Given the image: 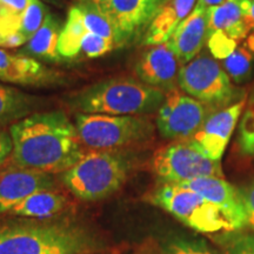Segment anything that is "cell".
I'll return each mask as SVG.
<instances>
[{
	"mask_svg": "<svg viewBox=\"0 0 254 254\" xmlns=\"http://www.w3.org/2000/svg\"><path fill=\"white\" fill-rule=\"evenodd\" d=\"M7 163L49 174L64 173L85 154L77 127L62 111L33 113L12 124Z\"/></svg>",
	"mask_w": 254,
	"mask_h": 254,
	"instance_id": "1",
	"label": "cell"
},
{
	"mask_svg": "<svg viewBox=\"0 0 254 254\" xmlns=\"http://www.w3.org/2000/svg\"><path fill=\"white\" fill-rule=\"evenodd\" d=\"M100 243L72 221H8L0 224V254H90Z\"/></svg>",
	"mask_w": 254,
	"mask_h": 254,
	"instance_id": "2",
	"label": "cell"
},
{
	"mask_svg": "<svg viewBox=\"0 0 254 254\" xmlns=\"http://www.w3.org/2000/svg\"><path fill=\"white\" fill-rule=\"evenodd\" d=\"M166 93L133 78L107 79L85 87L74 94L69 104L86 114L142 116L157 112Z\"/></svg>",
	"mask_w": 254,
	"mask_h": 254,
	"instance_id": "3",
	"label": "cell"
},
{
	"mask_svg": "<svg viewBox=\"0 0 254 254\" xmlns=\"http://www.w3.org/2000/svg\"><path fill=\"white\" fill-rule=\"evenodd\" d=\"M131 161L126 154L113 151L85 152L62 180L69 192L84 201H97L122 189L128 178Z\"/></svg>",
	"mask_w": 254,
	"mask_h": 254,
	"instance_id": "4",
	"label": "cell"
},
{
	"mask_svg": "<svg viewBox=\"0 0 254 254\" xmlns=\"http://www.w3.org/2000/svg\"><path fill=\"white\" fill-rule=\"evenodd\" d=\"M75 127L82 145L98 151L141 144L154 134L153 124L139 116L77 113Z\"/></svg>",
	"mask_w": 254,
	"mask_h": 254,
	"instance_id": "5",
	"label": "cell"
},
{
	"mask_svg": "<svg viewBox=\"0 0 254 254\" xmlns=\"http://www.w3.org/2000/svg\"><path fill=\"white\" fill-rule=\"evenodd\" d=\"M147 200L199 233L233 232L231 224L217 206L186 187L160 183L147 195Z\"/></svg>",
	"mask_w": 254,
	"mask_h": 254,
	"instance_id": "6",
	"label": "cell"
},
{
	"mask_svg": "<svg viewBox=\"0 0 254 254\" xmlns=\"http://www.w3.org/2000/svg\"><path fill=\"white\" fill-rule=\"evenodd\" d=\"M152 171L160 183L182 184L199 178H224L220 161L209 159L192 139L178 140L155 151Z\"/></svg>",
	"mask_w": 254,
	"mask_h": 254,
	"instance_id": "7",
	"label": "cell"
},
{
	"mask_svg": "<svg viewBox=\"0 0 254 254\" xmlns=\"http://www.w3.org/2000/svg\"><path fill=\"white\" fill-rule=\"evenodd\" d=\"M178 84L185 93L211 110L230 106L237 97L226 71L205 52H200L194 59L180 67Z\"/></svg>",
	"mask_w": 254,
	"mask_h": 254,
	"instance_id": "8",
	"label": "cell"
},
{
	"mask_svg": "<svg viewBox=\"0 0 254 254\" xmlns=\"http://www.w3.org/2000/svg\"><path fill=\"white\" fill-rule=\"evenodd\" d=\"M209 114V107L176 87L166 92L158 111V131L166 139L187 140L199 131Z\"/></svg>",
	"mask_w": 254,
	"mask_h": 254,
	"instance_id": "9",
	"label": "cell"
},
{
	"mask_svg": "<svg viewBox=\"0 0 254 254\" xmlns=\"http://www.w3.org/2000/svg\"><path fill=\"white\" fill-rule=\"evenodd\" d=\"M165 0H112L109 15L114 44L123 46L145 34Z\"/></svg>",
	"mask_w": 254,
	"mask_h": 254,
	"instance_id": "10",
	"label": "cell"
},
{
	"mask_svg": "<svg viewBox=\"0 0 254 254\" xmlns=\"http://www.w3.org/2000/svg\"><path fill=\"white\" fill-rule=\"evenodd\" d=\"M52 174L15 166L6 161L0 167V213H9L14 206L40 190H55Z\"/></svg>",
	"mask_w": 254,
	"mask_h": 254,
	"instance_id": "11",
	"label": "cell"
},
{
	"mask_svg": "<svg viewBox=\"0 0 254 254\" xmlns=\"http://www.w3.org/2000/svg\"><path fill=\"white\" fill-rule=\"evenodd\" d=\"M245 106L246 95L230 106L212 112L190 139L209 159L220 161Z\"/></svg>",
	"mask_w": 254,
	"mask_h": 254,
	"instance_id": "12",
	"label": "cell"
},
{
	"mask_svg": "<svg viewBox=\"0 0 254 254\" xmlns=\"http://www.w3.org/2000/svg\"><path fill=\"white\" fill-rule=\"evenodd\" d=\"M194 190L211 204L217 206L222 215L227 219L233 231L243 230L247 226V217L241 200L239 189L226 182L224 178L207 177L176 184Z\"/></svg>",
	"mask_w": 254,
	"mask_h": 254,
	"instance_id": "13",
	"label": "cell"
},
{
	"mask_svg": "<svg viewBox=\"0 0 254 254\" xmlns=\"http://www.w3.org/2000/svg\"><path fill=\"white\" fill-rule=\"evenodd\" d=\"M179 64L177 56L165 43L152 46L142 53L135 65V73L144 84L170 91L176 88Z\"/></svg>",
	"mask_w": 254,
	"mask_h": 254,
	"instance_id": "14",
	"label": "cell"
},
{
	"mask_svg": "<svg viewBox=\"0 0 254 254\" xmlns=\"http://www.w3.org/2000/svg\"><path fill=\"white\" fill-rule=\"evenodd\" d=\"M0 80L26 86H47L63 82L62 74L21 53L0 49Z\"/></svg>",
	"mask_w": 254,
	"mask_h": 254,
	"instance_id": "15",
	"label": "cell"
},
{
	"mask_svg": "<svg viewBox=\"0 0 254 254\" xmlns=\"http://www.w3.org/2000/svg\"><path fill=\"white\" fill-rule=\"evenodd\" d=\"M207 41V9L196 4L170 39L167 46L177 56L180 64L190 63L201 52Z\"/></svg>",
	"mask_w": 254,
	"mask_h": 254,
	"instance_id": "16",
	"label": "cell"
},
{
	"mask_svg": "<svg viewBox=\"0 0 254 254\" xmlns=\"http://www.w3.org/2000/svg\"><path fill=\"white\" fill-rule=\"evenodd\" d=\"M196 0H170L158 11L147 31L142 37L144 45H160L170 39L194 8Z\"/></svg>",
	"mask_w": 254,
	"mask_h": 254,
	"instance_id": "17",
	"label": "cell"
},
{
	"mask_svg": "<svg viewBox=\"0 0 254 254\" xmlns=\"http://www.w3.org/2000/svg\"><path fill=\"white\" fill-rule=\"evenodd\" d=\"M250 32L240 0H228L220 6L207 9V38L214 33H221L239 43L247 38Z\"/></svg>",
	"mask_w": 254,
	"mask_h": 254,
	"instance_id": "18",
	"label": "cell"
},
{
	"mask_svg": "<svg viewBox=\"0 0 254 254\" xmlns=\"http://www.w3.org/2000/svg\"><path fill=\"white\" fill-rule=\"evenodd\" d=\"M60 32H62V25L59 19L49 13L39 31L27 41L20 53L31 58L36 57L47 62H62L63 59L58 52Z\"/></svg>",
	"mask_w": 254,
	"mask_h": 254,
	"instance_id": "19",
	"label": "cell"
},
{
	"mask_svg": "<svg viewBox=\"0 0 254 254\" xmlns=\"http://www.w3.org/2000/svg\"><path fill=\"white\" fill-rule=\"evenodd\" d=\"M67 205V199L56 190H46L34 193L19 202L9 211V214L24 218L46 219L62 212Z\"/></svg>",
	"mask_w": 254,
	"mask_h": 254,
	"instance_id": "20",
	"label": "cell"
},
{
	"mask_svg": "<svg viewBox=\"0 0 254 254\" xmlns=\"http://www.w3.org/2000/svg\"><path fill=\"white\" fill-rule=\"evenodd\" d=\"M36 107V99L30 94L0 84V127L20 122Z\"/></svg>",
	"mask_w": 254,
	"mask_h": 254,
	"instance_id": "21",
	"label": "cell"
},
{
	"mask_svg": "<svg viewBox=\"0 0 254 254\" xmlns=\"http://www.w3.org/2000/svg\"><path fill=\"white\" fill-rule=\"evenodd\" d=\"M87 28L85 26L81 11L77 5L69 8L67 19L62 28L58 43V52L62 59H74L81 51V44Z\"/></svg>",
	"mask_w": 254,
	"mask_h": 254,
	"instance_id": "22",
	"label": "cell"
},
{
	"mask_svg": "<svg viewBox=\"0 0 254 254\" xmlns=\"http://www.w3.org/2000/svg\"><path fill=\"white\" fill-rule=\"evenodd\" d=\"M77 6L81 11L87 32L114 41V30L109 15L92 0H79Z\"/></svg>",
	"mask_w": 254,
	"mask_h": 254,
	"instance_id": "23",
	"label": "cell"
},
{
	"mask_svg": "<svg viewBox=\"0 0 254 254\" xmlns=\"http://www.w3.org/2000/svg\"><path fill=\"white\" fill-rule=\"evenodd\" d=\"M225 71L236 84H243L251 78L254 67V52L245 45L237 50L224 59Z\"/></svg>",
	"mask_w": 254,
	"mask_h": 254,
	"instance_id": "24",
	"label": "cell"
},
{
	"mask_svg": "<svg viewBox=\"0 0 254 254\" xmlns=\"http://www.w3.org/2000/svg\"><path fill=\"white\" fill-rule=\"evenodd\" d=\"M238 145L243 154L254 155V91L246 103L245 111L241 118Z\"/></svg>",
	"mask_w": 254,
	"mask_h": 254,
	"instance_id": "25",
	"label": "cell"
},
{
	"mask_svg": "<svg viewBox=\"0 0 254 254\" xmlns=\"http://www.w3.org/2000/svg\"><path fill=\"white\" fill-rule=\"evenodd\" d=\"M47 14H49L47 8L40 0H32L30 5L27 6L26 11L24 12L23 18H21L20 30H19L26 43L39 31L41 25L45 21Z\"/></svg>",
	"mask_w": 254,
	"mask_h": 254,
	"instance_id": "26",
	"label": "cell"
},
{
	"mask_svg": "<svg viewBox=\"0 0 254 254\" xmlns=\"http://www.w3.org/2000/svg\"><path fill=\"white\" fill-rule=\"evenodd\" d=\"M166 254H215L204 240L176 237L164 246Z\"/></svg>",
	"mask_w": 254,
	"mask_h": 254,
	"instance_id": "27",
	"label": "cell"
},
{
	"mask_svg": "<svg viewBox=\"0 0 254 254\" xmlns=\"http://www.w3.org/2000/svg\"><path fill=\"white\" fill-rule=\"evenodd\" d=\"M114 47H116V44L113 40L87 32L82 39L81 52L88 58H98L111 52Z\"/></svg>",
	"mask_w": 254,
	"mask_h": 254,
	"instance_id": "28",
	"label": "cell"
},
{
	"mask_svg": "<svg viewBox=\"0 0 254 254\" xmlns=\"http://www.w3.org/2000/svg\"><path fill=\"white\" fill-rule=\"evenodd\" d=\"M209 52L218 59H226L237 50L238 43L221 33H214L207 38Z\"/></svg>",
	"mask_w": 254,
	"mask_h": 254,
	"instance_id": "29",
	"label": "cell"
},
{
	"mask_svg": "<svg viewBox=\"0 0 254 254\" xmlns=\"http://www.w3.org/2000/svg\"><path fill=\"white\" fill-rule=\"evenodd\" d=\"M225 254H254V236H240L231 241Z\"/></svg>",
	"mask_w": 254,
	"mask_h": 254,
	"instance_id": "30",
	"label": "cell"
},
{
	"mask_svg": "<svg viewBox=\"0 0 254 254\" xmlns=\"http://www.w3.org/2000/svg\"><path fill=\"white\" fill-rule=\"evenodd\" d=\"M247 217V226L254 230V183L239 189Z\"/></svg>",
	"mask_w": 254,
	"mask_h": 254,
	"instance_id": "31",
	"label": "cell"
},
{
	"mask_svg": "<svg viewBox=\"0 0 254 254\" xmlns=\"http://www.w3.org/2000/svg\"><path fill=\"white\" fill-rule=\"evenodd\" d=\"M13 151V141H12L9 132L0 127V167L4 166L6 161L11 157Z\"/></svg>",
	"mask_w": 254,
	"mask_h": 254,
	"instance_id": "32",
	"label": "cell"
},
{
	"mask_svg": "<svg viewBox=\"0 0 254 254\" xmlns=\"http://www.w3.org/2000/svg\"><path fill=\"white\" fill-rule=\"evenodd\" d=\"M132 254H166L164 247H161L157 241L153 239H146L136 249L133 251Z\"/></svg>",
	"mask_w": 254,
	"mask_h": 254,
	"instance_id": "33",
	"label": "cell"
},
{
	"mask_svg": "<svg viewBox=\"0 0 254 254\" xmlns=\"http://www.w3.org/2000/svg\"><path fill=\"white\" fill-rule=\"evenodd\" d=\"M240 6L247 26L254 33V0H240Z\"/></svg>",
	"mask_w": 254,
	"mask_h": 254,
	"instance_id": "34",
	"label": "cell"
},
{
	"mask_svg": "<svg viewBox=\"0 0 254 254\" xmlns=\"http://www.w3.org/2000/svg\"><path fill=\"white\" fill-rule=\"evenodd\" d=\"M228 1V0H198L196 4L202 6L206 9L211 8V7H217V6H220L224 4V2Z\"/></svg>",
	"mask_w": 254,
	"mask_h": 254,
	"instance_id": "35",
	"label": "cell"
},
{
	"mask_svg": "<svg viewBox=\"0 0 254 254\" xmlns=\"http://www.w3.org/2000/svg\"><path fill=\"white\" fill-rule=\"evenodd\" d=\"M92 1L94 2L95 5L98 6L100 9H103L105 13H109V9H110V6H111V2H112V0H92Z\"/></svg>",
	"mask_w": 254,
	"mask_h": 254,
	"instance_id": "36",
	"label": "cell"
},
{
	"mask_svg": "<svg viewBox=\"0 0 254 254\" xmlns=\"http://www.w3.org/2000/svg\"><path fill=\"white\" fill-rule=\"evenodd\" d=\"M253 91H254V90H253Z\"/></svg>",
	"mask_w": 254,
	"mask_h": 254,
	"instance_id": "37",
	"label": "cell"
}]
</instances>
